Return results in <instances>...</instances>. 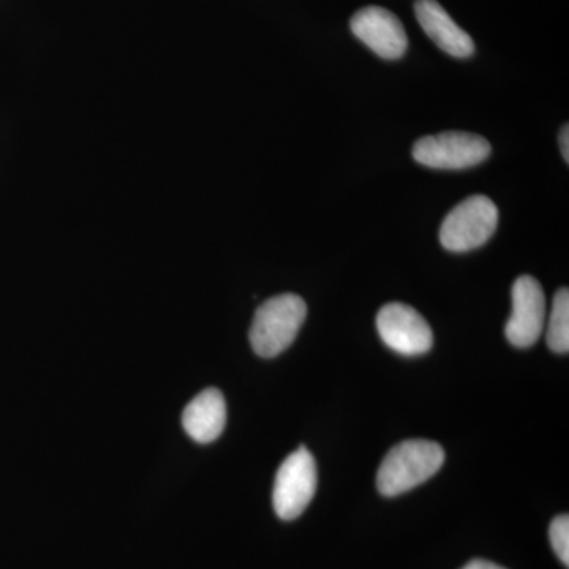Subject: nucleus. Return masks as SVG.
Wrapping results in <instances>:
<instances>
[{"label":"nucleus","mask_w":569,"mask_h":569,"mask_svg":"<svg viewBox=\"0 0 569 569\" xmlns=\"http://www.w3.org/2000/svg\"><path fill=\"white\" fill-rule=\"evenodd\" d=\"M445 458V449L436 441H402L381 462L377 488L385 497L402 496L432 478L443 466Z\"/></svg>","instance_id":"nucleus-1"},{"label":"nucleus","mask_w":569,"mask_h":569,"mask_svg":"<svg viewBox=\"0 0 569 569\" xmlns=\"http://www.w3.org/2000/svg\"><path fill=\"white\" fill-rule=\"evenodd\" d=\"M307 317L305 299L284 293L268 299L254 312L250 326V343L261 358H276L283 353L299 335Z\"/></svg>","instance_id":"nucleus-2"},{"label":"nucleus","mask_w":569,"mask_h":569,"mask_svg":"<svg viewBox=\"0 0 569 569\" xmlns=\"http://www.w3.org/2000/svg\"><path fill=\"white\" fill-rule=\"evenodd\" d=\"M497 224V206L485 194H475L456 206L441 223V246L449 252H470L492 238Z\"/></svg>","instance_id":"nucleus-3"},{"label":"nucleus","mask_w":569,"mask_h":569,"mask_svg":"<svg viewBox=\"0 0 569 569\" xmlns=\"http://www.w3.org/2000/svg\"><path fill=\"white\" fill-rule=\"evenodd\" d=\"M317 462L306 447L296 449L283 460L276 475L272 503L282 520L298 519L316 496Z\"/></svg>","instance_id":"nucleus-4"},{"label":"nucleus","mask_w":569,"mask_h":569,"mask_svg":"<svg viewBox=\"0 0 569 569\" xmlns=\"http://www.w3.org/2000/svg\"><path fill=\"white\" fill-rule=\"evenodd\" d=\"M489 156V141L467 132L430 134L413 146V159L436 170H466L485 162Z\"/></svg>","instance_id":"nucleus-5"},{"label":"nucleus","mask_w":569,"mask_h":569,"mask_svg":"<svg viewBox=\"0 0 569 569\" xmlns=\"http://www.w3.org/2000/svg\"><path fill=\"white\" fill-rule=\"evenodd\" d=\"M381 340L403 356L425 355L433 346V332L426 318L403 302H389L377 316Z\"/></svg>","instance_id":"nucleus-6"},{"label":"nucleus","mask_w":569,"mask_h":569,"mask_svg":"<svg viewBox=\"0 0 569 569\" xmlns=\"http://www.w3.org/2000/svg\"><path fill=\"white\" fill-rule=\"evenodd\" d=\"M512 312L505 335L518 348H529L541 336L546 321V296L541 284L531 276H520L512 284Z\"/></svg>","instance_id":"nucleus-7"},{"label":"nucleus","mask_w":569,"mask_h":569,"mask_svg":"<svg viewBox=\"0 0 569 569\" xmlns=\"http://www.w3.org/2000/svg\"><path fill=\"white\" fill-rule=\"evenodd\" d=\"M351 32L380 58L396 61L406 54L408 37L395 13L381 7H366L356 11L350 22Z\"/></svg>","instance_id":"nucleus-8"},{"label":"nucleus","mask_w":569,"mask_h":569,"mask_svg":"<svg viewBox=\"0 0 569 569\" xmlns=\"http://www.w3.org/2000/svg\"><path fill=\"white\" fill-rule=\"evenodd\" d=\"M415 13L422 31L440 50L459 59L470 58L473 54L475 43L471 37L456 24L437 0H417Z\"/></svg>","instance_id":"nucleus-9"},{"label":"nucleus","mask_w":569,"mask_h":569,"mask_svg":"<svg viewBox=\"0 0 569 569\" xmlns=\"http://www.w3.org/2000/svg\"><path fill=\"white\" fill-rule=\"evenodd\" d=\"M227 422V403L223 395L216 388L200 392L182 413L186 432L198 443H212L222 436Z\"/></svg>","instance_id":"nucleus-10"},{"label":"nucleus","mask_w":569,"mask_h":569,"mask_svg":"<svg viewBox=\"0 0 569 569\" xmlns=\"http://www.w3.org/2000/svg\"><path fill=\"white\" fill-rule=\"evenodd\" d=\"M548 347L556 353L569 351V293L568 288H560L553 296L548 325Z\"/></svg>","instance_id":"nucleus-11"},{"label":"nucleus","mask_w":569,"mask_h":569,"mask_svg":"<svg viewBox=\"0 0 569 569\" xmlns=\"http://www.w3.org/2000/svg\"><path fill=\"white\" fill-rule=\"evenodd\" d=\"M550 545L561 563L569 567V518L567 515L552 520L549 527Z\"/></svg>","instance_id":"nucleus-12"},{"label":"nucleus","mask_w":569,"mask_h":569,"mask_svg":"<svg viewBox=\"0 0 569 569\" xmlns=\"http://www.w3.org/2000/svg\"><path fill=\"white\" fill-rule=\"evenodd\" d=\"M462 569H507L503 567H500V565L492 563V561L489 560H471L470 563H467L466 567Z\"/></svg>","instance_id":"nucleus-13"},{"label":"nucleus","mask_w":569,"mask_h":569,"mask_svg":"<svg viewBox=\"0 0 569 569\" xmlns=\"http://www.w3.org/2000/svg\"><path fill=\"white\" fill-rule=\"evenodd\" d=\"M560 149H561V156H563V159L569 162V127L567 126L561 129L560 132Z\"/></svg>","instance_id":"nucleus-14"}]
</instances>
